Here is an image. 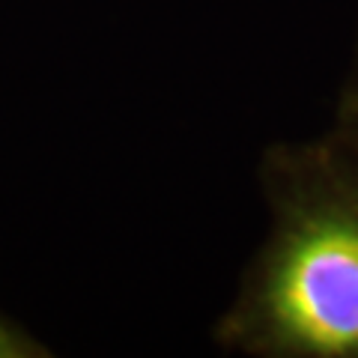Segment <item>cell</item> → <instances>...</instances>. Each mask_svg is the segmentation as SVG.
Instances as JSON below:
<instances>
[{
    "label": "cell",
    "instance_id": "6da1fadb",
    "mask_svg": "<svg viewBox=\"0 0 358 358\" xmlns=\"http://www.w3.org/2000/svg\"><path fill=\"white\" fill-rule=\"evenodd\" d=\"M268 230L212 343L248 358H358V147L338 131L260 155Z\"/></svg>",
    "mask_w": 358,
    "mask_h": 358
},
{
    "label": "cell",
    "instance_id": "7a4b0ae2",
    "mask_svg": "<svg viewBox=\"0 0 358 358\" xmlns=\"http://www.w3.org/2000/svg\"><path fill=\"white\" fill-rule=\"evenodd\" d=\"M331 131H338L341 138L358 147V33H355V48H352V60L346 69L343 87L338 93V105H334V117H331Z\"/></svg>",
    "mask_w": 358,
    "mask_h": 358
},
{
    "label": "cell",
    "instance_id": "3957f363",
    "mask_svg": "<svg viewBox=\"0 0 358 358\" xmlns=\"http://www.w3.org/2000/svg\"><path fill=\"white\" fill-rule=\"evenodd\" d=\"M33 355H45L42 343L27 338L21 329L9 326L6 320H0V358H33Z\"/></svg>",
    "mask_w": 358,
    "mask_h": 358
}]
</instances>
